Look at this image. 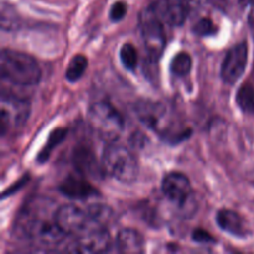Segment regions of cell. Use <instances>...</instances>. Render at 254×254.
<instances>
[{
    "label": "cell",
    "instance_id": "29",
    "mask_svg": "<svg viewBox=\"0 0 254 254\" xmlns=\"http://www.w3.org/2000/svg\"><path fill=\"white\" fill-rule=\"evenodd\" d=\"M212 1H215V2H220V1H223V0H212Z\"/></svg>",
    "mask_w": 254,
    "mask_h": 254
},
{
    "label": "cell",
    "instance_id": "28",
    "mask_svg": "<svg viewBox=\"0 0 254 254\" xmlns=\"http://www.w3.org/2000/svg\"><path fill=\"white\" fill-rule=\"evenodd\" d=\"M242 5H251L253 2V0H240Z\"/></svg>",
    "mask_w": 254,
    "mask_h": 254
},
{
    "label": "cell",
    "instance_id": "7",
    "mask_svg": "<svg viewBox=\"0 0 254 254\" xmlns=\"http://www.w3.org/2000/svg\"><path fill=\"white\" fill-rule=\"evenodd\" d=\"M0 109H1V117H0L1 135H5L11 129L24 126L31 112V107L27 101L17 97L5 96V94H2L1 97Z\"/></svg>",
    "mask_w": 254,
    "mask_h": 254
},
{
    "label": "cell",
    "instance_id": "16",
    "mask_svg": "<svg viewBox=\"0 0 254 254\" xmlns=\"http://www.w3.org/2000/svg\"><path fill=\"white\" fill-rule=\"evenodd\" d=\"M73 163L77 170L83 175H91L93 178H99L101 169L94 158L93 153L86 148H77L73 154Z\"/></svg>",
    "mask_w": 254,
    "mask_h": 254
},
{
    "label": "cell",
    "instance_id": "10",
    "mask_svg": "<svg viewBox=\"0 0 254 254\" xmlns=\"http://www.w3.org/2000/svg\"><path fill=\"white\" fill-rule=\"evenodd\" d=\"M135 113L139 121L156 133L165 134L168 130V111L158 102L140 101L135 104Z\"/></svg>",
    "mask_w": 254,
    "mask_h": 254
},
{
    "label": "cell",
    "instance_id": "25",
    "mask_svg": "<svg viewBox=\"0 0 254 254\" xmlns=\"http://www.w3.org/2000/svg\"><path fill=\"white\" fill-rule=\"evenodd\" d=\"M192 238L193 241H196V242L203 243V245H208V243H212L216 241L211 233H208L207 231L202 230V228H197V230L193 231Z\"/></svg>",
    "mask_w": 254,
    "mask_h": 254
},
{
    "label": "cell",
    "instance_id": "17",
    "mask_svg": "<svg viewBox=\"0 0 254 254\" xmlns=\"http://www.w3.org/2000/svg\"><path fill=\"white\" fill-rule=\"evenodd\" d=\"M89 217H91L92 222L101 227H106L108 223H111L112 218H113L114 213L111 207L106 205H101V203H94V205L89 206L87 208Z\"/></svg>",
    "mask_w": 254,
    "mask_h": 254
},
{
    "label": "cell",
    "instance_id": "24",
    "mask_svg": "<svg viewBox=\"0 0 254 254\" xmlns=\"http://www.w3.org/2000/svg\"><path fill=\"white\" fill-rule=\"evenodd\" d=\"M127 10H128V6H127L126 2H114L111 7V11H109V17H111L112 21H121V20L126 16Z\"/></svg>",
    "mask_w": 254,
    "mask_h": 254
},
{
    "label": "cell",
    "instance_id": "1",
    "mask_svg": "<svg viewBox=\"0 0 254 254\" xmlns=\"http://www.w3.org/2000/svg\"><path fill=\"white\" fill-rule=\"evenodd\" d=\"M31 205L27 213H22L20 217V222L17 223L19 233L22 237L36 242L42 246H55L59 245L66 237V233L59 227L55 220V213L47 215L46 207L51 205V201L47 203H41L40 206Z\"/></svg>",
    "mask_w": 254,
    "mask_h": 254
},
{
    "label": "cell",
    "instance_id": "21",
    "mask_svg": "<svg viewBox=\"0 0 254 254\" xmlns=\"http://www.w3.org/2000/svg\"><path fill=\"white\" fill-rule=\"evenodd\" d=\"M66 134H67L66 129H62V128L55 129V130L50 134V138L49 140L46 141V144H45L44 149L40 151L39 156H37V160H39L40 163L46 161L47 159L50 158V154L52 153V150H54L60 143H62V140L66 138Z\"/></svg>",
    "mask_w": 254,
    "mask_h": 254
},
{
    "label": "cell",
    "instance_id": "18",
    "mask_svg": "<svg viewBox=\"0 0 254 254\" xmlns=\"http://www.w3.org/2000/svg\"><path fill=\"white\" fill-rule=\"evenodd\" d=\"M192 68V57L188 52H179L171 60L170 69L171 73L178 77H184L190 73Z\"/></svg>",
    "mask_w": 254,
    "mask_h": 254
},
{
    "label": "cell",
    "instance_id": "22",
    "mask_svg": "<svg viewBox=\"0 0 254 254\" xmlns=\"http://www.w3.org/2000/svg\"><path fill=\"white\" fill-rule=\"evenodd\" d=\"M119 57L123 66L129 71H134L138 66V51L133 44H124L119 51Z\"/></svg>",
    "mask_w": 254,
    "mask_h": 254
},
{
    "label": "cell",
    "instance_id": "4",
    "mask_svg": "<svg viewBox=\"0 0 254 254\" xmlns=\"http://www.w3.org/2000/svg\"><path fill=\"white\" fill-rule=\"evenodd\" d=\"M88 124L91 130L106 143L118 140L124 129L122 114L108 102H97L88 109Z\"/></svg>",
    "mask_w": 254,
    "mask_h": 254
},
{
    "label": "cell",
    "instance_id": "26",
    "mask_svg": "<svg viewBox=\"0 0 254 254\" xmlns=\"http://www.w3.org/2000/svg\"><path fill=\"white\" fill-rule=\"evenodd\" d=\"M183 1L185 2L189 11H196V10H200L207 2V0H183Z\"/></svg>",
    "mask_w": 254,
    "mask_h": 254
},
{
    "label": "cell",
    "instance_id": "13",
    "mask_svg": "<svg viewBox=\"0 0 254 254\" xmlns=\"http://www.w3.org/2000/svg\"><path fill=\"white\" fill-rule=\"evenodd\" d=\"M161 19L171 26H180L188 16V7L183 0H158L154 2Z\"/></svg>",
    "mask_w": 254,
    "mask_h": 254
},
{
    "label": "cell",
    "instance_id": "23",
    "mask_svg": "<svg viewBox=\"0 0 254 254\" xmlns=\"http://www.w3.org/2000/svg\"><path fill=\"white\" fill-rule=\"evenodd\" d=\"M193 31L200 36H211L217 32V26L211 19H201L193 27Z\"/></svg>",
    "mask_w": 254,
    "mask_h": 254
},
{
    "label": "cell",
    "instance_id": "27",
    "mask_svg": "<svg viewBox=\"0 0 254 254\" xmlns=\"http://www.w3.org/2000/svg\"><path fill=\"white\" fill-rule=\"evenodd\" d=\"M248 21H250L251 26L254 29V0L252 4H251V12H250V17H248Z\"/></svg>",
    "mask_w": 254,
    "mask_h": 254
},
{
    "label": "cell",
    "instance_id": "20",
    "mask_svg": "<svg viewBox=\"0 0 254 254\" xmlns=\"http://www.w3.org/2000/svg\"><path fill=\"white\" fill-rule=\"evenodd\" d=\"M238 107L245 113H254V87L252 84H243L238 89L237 97H236Z\"/></svg>",
    "mask_w": 254,
    "mask_h": 254
},
{
    "label": "cell",
    "instance_id": "5",
    "mask_svg": "<svg viewBox=\"0 0 254 254\" xmlns=\"http://www.w3.org/2000/svg\"><path fill=\"white\" fill-rule=\"evenodd\" d=\"M163 21L164 20L156 11L154 4L146 6L139 16V25H140L144 44H145V47L149 51L151 59L156 60V61L163 54L166 44Z\"/></svg>",
    "mask_w": 254,
    "mask_h": 254
},
{
    "label": "cell",
    "instance_id": "2",
    "mask_svg": "<svg viewBox=\"0 0 254 254\" xmlns=\"http://www.w3.org/2000/svg\"><path fill=\"white\" fill-rule=\"evenodd\" d=\"M0 72L2 78L19 86H34L41 79V69L34 57L10 49L0 55Z\"/></svg>",
    "mask_w": 254,
    "mask_h": 254
},
{
    "label": "cell",
    "instance_id": "3",
    "mask_svg": "<svg viewBox=\"0 0 254 254\" xmlns=\"http://www.w3.org/2000/svg\"><path fill=\"white\" fill-rule=\"evenodd\" d=\"M102 168L108 175L124 184H131L138 179L139 164L128 148L109 143L102 156Z\"/></svg>",
    "mask_w": 254,
    "mask_h": 254
},
{
    "label": "cell",
    "instance_id": "14",
    "mask_svg": "<svg viewBox=\"0 0 254 254\" xmlns=\"http://www.w3.org/2000/svg\"><path fill=\"white\" fill-rule=\"evenodd\" d=\"M216 221L225 232L231 233L232 236L245 237L247 235V227H246L245 221L235 211L227 210V208L220 210L216 215Z\"/></svg>",
    "mask_w": 254,
    "mask_h": 254
},
{
    "label": "cell",
    "instance_id": "19",
    "mask_svg": "<svg viewBox=\"0 0 254 254\" xmlns=\"http://www.w3.org/2000/svg\"><path fill=\"white\" fill-rule=\"evenodd\" d=\"M88 66V60L84 55H76L73 59L69 61L66 69V78L69 82H76L83 76Z\"/></svg>",
    "mask_w": 254,
    "mask_h": 254
},
{
    "label": "cell",
    "instance_id": "9",
    "mask_svg": "<svg viewBox=\"0 0 254 254\" xmlns=\"http://www.w3.org/2000/svg\"><path fill=\"white\" fill-rule=\"evenodd\" d=\"M248 61V47L246 42L235 45L228 50L221 66V77L228 84H233L242 77Z\"/></svg>",
    "mask_w": 254,
    "mask_h": 254
},
{
    "label": "cell",
    "instance_id": "8",
    "mask_svg": "<svg viewBox=\"0 0 254 254\" xmlns=\"http://www.w3.org/2000/svg\"><path fill=\"white\" fill-rule=\"evenodd\" d=\"M55 220L67 236H79L89 228L97 226L92 222L87 210H82L76 205H64L57 208Z\"/></svg>",
    "mask_w": 254,
    "mask_h": 254
},
{
    "label": "cell",
    "instance_id": "6",
    "mask_svg": "<svg viewBox=\"0 0 254 254\" xmlns=\"http://www.w3.org/2000/svg\"><path fill=\"white\" fill-rule=\"evenodd\" d=\"M161 190L165 197L189 217L195 212L196 205L190 180L184 174L170 173L164 178Z\"/></svg>",
    "mask_w": 254,
    "mask_h": 254
},
{
    "label": "cell",
    "instance_id": "11",
    "mask_svg": "<svg viewBox=\"0 0 254 254\" xmlns=\"http://www.w3.org/2000/svg\"><path fill=\"white\" fill-rule=\"evenodd\" d=\"M111 246V237L106 227L89 228L82 235L77 236L74 251L79 253H101L106 252Z\"/></svg>",
    "mask_w": 254,
    "mask_h": 254
},
{
    "label": "cell",
    "instance_id": "15",
    "mask_svg": "<svg viewBox=\"0 0 254 254\" xmlns=\"http://www.w3.org/2000/svg\"><path fill=\"white\" fill-rule=\"evenodd\" d=\"M117 247L123 253L143 252L144 238L133 228H123L117 236Z\"/></svg>",
    "mask_w": 254,
    "mask_h": 254
},
{
    "label": "cell",
    "instance_id": "12",
    "mask_svg": "<svg viewBox=\"0 0 254 254\" xmlns=\"http://www.w3.org/2000/svg\"><path fill=\"white\" fill-rule=\"evenodd\" d=\"M83 176L84 175L68 176L64 179L59 186L60 192L73 200H86V198L98 196V190L93 185H91V183L87 181Z\"/></svg>",
    "mask_w": 254,
    "mask_h": 254
}]
</instances>
